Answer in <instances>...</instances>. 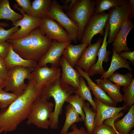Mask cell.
Returning a JSON list of instances; mask_svg holds the SVG:
<instances>
[{"instance_id": "27", "label": "cell", "mask_w": 134, "mask_h": 134, "mask_svg": "<svg viewBox=\"0 0 134 134\" xmlns=\"http://www.w3.org/2000/svg\"><path fill=\"white\" fill-rule=\"evenodd\" d=\"M23 18L22 14L15 12L10 8L8 0H0V20H10L13 23Z\"/></svg>"}, {"instance_id": "36", "label": "cell", "mask_w": 134, "mask_h": 134, "mask_svg": "<svg viewBox=\"0 0 134 134\" xmlns=\"http://www.w3.org/2000/svg\"><path fill=\"white\" fill-rule=\"evenodd\" d=\"M3 27L0 26V42L7 40L11 34L17 32L19 29L18 27L14 26L6 30Z\"/></svg>"}, {"instance_id": "19", "label": "cell", "mask_w": 134, "mask_h": 134, "mask_svg": "<svg viewBox=\"0 0 134 134\" xmlns=\"http://www.w3.org/2000/svg\"><path fill=\"white\" fill-rule=\"evenodd\" d=\"M75 67L81 76L84 77L87 81L88 86L90 90L93 92L95 98L100 100L105 104L116 107L117 104L110 98L104 90L93 81L87 73L84 71L79 67L76 66Z\"/></svg>"}, {"instance_id": "33", "label": "cell", "mask_w": 134, "mask_h": 134, "mask_svg": "<svg viewBox=\"0 0 134 134\" xmlns=\"http://www.w3.org/2000/svg\"><path fill=\"white\" fill-rule=\"evenodd\" d=\"M122 89L124 93L122 95L124 105L130 108L134 103V79L129 86L123 87Z\"/></svg>"}, {"instance_id": "32", "label": "cell", "mask_w": 134, "mask_h": 134, "mask_svg": "<svg viewBox=\"0 0 134 134\" xmlns=\"http://www.w3.org/2000/svg\"><path fill=\"white\" fill-rule=\"evenodd\" d=\"M66 102L72 105L81 116L83 121H84L85 115L83 108L85 104V100L78 95H70L66 100Z\"/></svg>"}, {"instance_id": "14", "label": "cell", "mask_w": 134, "mask_h": 134, "mask_svg": "<svg viewBox=\"0 0 134 134\" xmlns=\"http://www.w3.org/2000/svg\"><path fill=\"white\" fill-rule=\"evenodd\" d=\"M96 107V115L95 119V128L101 126L104 121L107 119H116L120 115V113L127 109L124 105L119 107H114L106 105L101 101L95 98L94 99Z\"/></svg>"}, {"instance_id": "10", "label": "cell", "mask_w": 134, "mask_h": 134, "mask_svg": "<svg viewBox=\"0 0 134 134\" xmlns=\"http://www.w3.org/2000/svg\"><path fill=\"white\" fill-rule=\"evenodd\" d=\"M13 7L22 14L23 18L12 23L14 26L20 27L16 32L11 34L8 39H18L24 38L28 35L34 29L38 27L42 22L43 19L37 18L25 13L17 4H14Z\"/></svg>"}, {"instance_id": "9", "label": "cell", "mask_w": 134, "mask_h": 134, "mask_svg": "<svg viewBox=\"0 0 134 134\" xmlns=\"http://www.w3.org/2000/svg\"><path fill=\"white\" fill-rule=\"evenodd\" d=\"M42 19V23L38 27L42 34L60 43L71 41L67 31L55 20L46 15Z\"/></svg>"}, {"instance_id": "6", "label": "cell", "mask_w": 134, "mask_h": 134, "mask_svg": "<svg viewBox=\"0 0 134 134\" xmlns=\"http://www.w3.org/2000/svg\"><path fill=\"white\" fill-rule=\"evenodd\" d=\"M108 21L110 30L107 41L108 44L112 43L118 31L127 20L133 18L134 9L129 1L124 5L108 10Z\"/></svg>"}, {"instance_id": "15", "label": "cell", "mask_w": 134, "mask_h": 134, "mask_svg": "<svg viewBox=\"0 0 134 134\" xmlns=\"http://www.w3.org/2000/svg\"><path fill=\"white\" fill-rule=\"evenodd\" d=\"M71 42L60 43L53 40L48 51L38 61L37 66L41 67L49 63L51 64V67H58L59 60L63 51L67 44Z\"/></svg>"}, {"instance_id": "24", "label": "cell", "mask_w": 134, "mask_h": 134, "mask_svg": "<svg viewBox=\"0 0 134 134\" xmlns=\"http://www.w3.org/2000/svg\"><path fill=\"white\" fill-rule=\"evenodd\" d=\"M114 128L119 134H128L134 127V105L121 119L113 122Z\"/></svg>"}, {"instance_id": "25", "label": "cell", "mask_w": 134, "mask_h": 134, "mask_svg": "<svg viewBox=\"0 0 134 134\" xmlns=\"http://www.w3.org/2000/svg\"><path fill=\"white\" fill-rule=\"evenodd\" d=\"M50 0H34L32 3L31 9L27 14L34 17L42 19L48 12Z\"/></svg>"}, {"instance_id": "28", "label": "cell", "mask_w": 134, "mask_h": 134, "mask_svg": "<svg viewBox=\"0 0 134 134\" xmlns=\"http://www.w3.org/2000/svg\"><path fill=\"white\" fill-rule=\"evenodd\" d=\"M129 2L128 0H96L94 15L106 10L122 6Z\"/></svg>"}, {"instance_id": "1", "label": "cell", "mask_w": 134, "mask_h": 134, "mask_svg": "<svg viewBox=\"0 0 134 134\" xmlns=\"http://www.w3.org/2000/svg\"><path fill=\"white\" fill-rule=\"evenodd\" d=\"M40 91L29 80L23 92L8 107L1 109L0 112V134L14 131L27 118L33 103L39 96Z\"/></svg>"}, {"instance_id": "8", "label": "cell", "mask_w": 134, "mask_h": 134, "mask_svg": "<svg viewBox=\"0 0 134 134\" xmlns=\"http://www.w3.org/2000/svg\"><path fill=\"white\" fill-rule=\"evenodd\" d=\"M46 15L56 21L65 29L72 41L75 43L77 42L78 25L64 12L61 5L57 0H51L50 9Z\"/></svg>"}, {"instance_id": "26", "label": "cell", "mask_w": 134, "mask_h": 134, "mask_svg": "<svg viewBox=\"0 0 134 134\" xmlns=\"http://www.w3.org/2000/svg\"><path fill=\"white\" fill-rule=\"evenodd\" d=\"M66 119L60 134H66L72 125L75 123L83 121L81 118L79 117V114L72 105L68 104L66 106Z\"/></svg>"}, {"instance_id": "16", "label": "cell", "mask_w": 134, "mask_h": 134, "mask_svg": "<svg viewBox=\"0 0 134 134\" xmlns=\"http://www.w3.org/2000/svg\"><path fill=\"white\" fill-rule=\"evenodd\" d=\"M103 39L99 38L95 43L89 44L88 47L84 50L76 66L87 73L90 67L96 63L98 53Z\"/></svg>"}, {"instance_id": "35", "label": "cell", "mask_w": 134, "mask_h": 134, "mask_svg": "<svg viewBox=\"0 0 134 134\" xmlns=\"http://www.w3.org/2000/svg\"><path fill=\"white\" fill-rule=\"evenodd\" d=\"M92 134H119L117 131L112 126L103 124L95 128Z\"/></svg>"}, {"instance_id": "23", "label": "cell", "mask_w": 134, "mask_h": 134, "mask_svg": "<svg viewBox=\"0 0 134 134\" xmlns=\"http://www.w3.org/2000/svg\"><path fill=\"white\" fill-rule=\"evenodd\" d=\"M112 51L113 54L110 67L100 77V79H108L117 70L121 68H126L130 72L132 71V69L130 66V62L120 56L113 49Z\"/></svg>"}, {"instance_id": "5", "label": "cell", "mask_w": 134, "mask_h": 134, "mask_svg": "<svg viewBox=\"0 0 134 134\" xmlns=\"http://www.w3.org/2000/svg\"><path fill=\"white\" fill-rule=\"evenodd\" d=\"M54 104L39 96L34 101L31 112L27 118L28 125L33 124L37 127L47 129L49 120L53 113Z\"/></svg>"}, {"instance_id": "43", "label": "cell", "mask_w": 134, "mask_h": 134, "mask_svg": "<svg viewBox=\"0 0 134 134\" xmlns=\"http://www.w3.org/2000/svg\"><path fill=\"white\" fill-rule=\"evenodd\" d=\"M7 79V78L0 77V90H2L5 87Z\"/></svg>"}, {"instance_id": "21", "label": "cell", "mask_w": 134, "mask_h": 134, "mask_svg": "<svg viewBox=\"0 0 134 134\" xmlns=\"http://www.w3.org/2000/svg\"><path fill=\"white\" fill-rule=\"evenodd\" d=\"M89 45L81 43L77 45H74L70 43L65 47L63 52L62 55L68 62L73 67L76 66L84 50Z\"/></svg>"}, {"instance_id": "31", "label": "cell", "mask_w": 134, "mask_h": 134, "mask_svg": "<svg viewBox=\"0 0 134 134\" xmlns=\"http://www.w3.org/2000/svg\"><path fill=\"white\" fill-rule=\"evenodd\" d=\"M108 78L111 82H114L120 87L122 86L123 87L129 86L134 79L133 78V75L131 72L124 74L115 72Z\"/></svg>"}, {"instance_id": "22", "label": "cell", "mask_w": 134, "mask_h": 134, "mask_svg": "<svg viewBox=\"0 0 134 134\" xmlns=\"http://www.w3.org/2000/svg\"><path fill=\"white\" fill-rule=\"evenodd\" d=\"M97 85L105 92L116 103L123 101V96L120 91V87L113 84L108 79H98L95 80Z\"/></svg>"}, {"instance_id": "30", "label": "cell", "mask_w": 134, "mask_h": 134, "mask_svg": "<svg viewBox=\"0 0 134 134\" xmlns=\"http://www.w3.org/2000/svg\"><path fill=\"white\" fill-rule=\"evenodd\" d=\"M85 113V125L86 131L89 134H92L95 128V119L96 112L93 111L90 107V103L86 102L83 108Z\"/></svg>"}, {"instance_id": "44", "label": "cell", "mask_w": 134, "mask_h": 134, "mask_svg": "<svg viewBox=\"0 0 134 134\" xmlns=\"http://www.w3.org/2000/svg\"><path fill=\"white\" fill-rule=\"evenodd\" d=\"M9 26V24L7 23L0 22V26H2L4 27H6Z\"/></svg>"}, {"instance_id": "42", "label": "cell", "mask_w": 134, "mask_h": 134, "mask_svg": "<svg viewBox=\"0 0 134 134\" xmlns=\"http://www.w3.org/2000/svg\"><path fill=\"white\" fill-rule=\"evenodd\" d=\"M77 0H71L66 5H61L63 9L68 12L72 8Z\"/></svg>"}, {"instance_id": "4", "label": "cell", "mask_w": 134, "mask_h": 134, "mask_svg": "<svg viewBox=\"0 0 134 134\" xmlns=\"http://www.w3.org/2000/svg\"><path fill=\"white\" fill-rule=\"evenodd\" d=\"M95 3V0H77L71 9L65 13L78 25V40H80L86 26L94 15Z\"/></svg>"}, {"instance_id": "3", "label": "cell", "mask_w": 134, "mask_h": 134, "mask_svg": "<svg viewBox=\"0 0 134 134\" xmlns=\"http://www.w3.org/2000/svg\"><path fill=\"white\" fill-rule=\"evenodd\" d=\"M75 90L70 85L63 83L60 77L55 79L41 90L40 97L47 100L53 97L55 101V108L49 120V127L51 129L58 128L59 118L62 113L64 104L68 97L74 93Z\"/></svg>"}, {"instance_id": "13", "label": "cell", "mask_w": 134, "mask_h": 134, "mask_svg": "<svg viewBox=\"0 0 134 134\" xmlns=\"http://www.w3.org/2000/svg\"><path fill=\"white\" fill-rule=\"evenodd\" d=\"M105 29L102 44L98 53V59L97 61L90 67L87 72L90 77H93L96 74L102 75L106 71L103 67L102 63L103 62L106 63L108 61L111 53L110 51L107 50L108 44L107 38L108 36L110 30L108 20L106 22Z\"/></svg>"}, {"instance_id": "34", "label": "cell", "mask_w": 134, "mask_h": 134, "mask_svg": "<svg viewBox=\"0 0 134 134\" xmlns=\"http://www.w3.org/2000/svg\"><path fill=\"white\" fill-rule=\"evenodd\" d=\"M15 93L0 90V108H5L10 105L19 96Z\"/></svg>"}, {"instance_id": "17", "label": "cell", "mask_w": 134, "mask_h": 134, "mask_svg": "<svg viewBox=\"0 0 134 134\" xmlns=\"http://www.w3.org/2000/svg\"><path fill=\"white\" fill-rule=\"evenodd\" d=\"M134 28L131 19L127 20L118 31L112 43L113 49L118 54L123 51H129L130 50L127 44V38L130 31Z\"/></svg>"}, {"instance_id": "37", "label": "cell", "mask_w": 134, "mask_h": 134, "mask_svg": "<svg viewBox=\"0 0 134 134\" xmlns=\"http://www.w3.org/2000/svg\"><path fill=\"white\" fill-rule=\"evenodd\" d=\"M18 6L26 14L31 10L32 7V3L29 0H15Z\"/></svg>"}, {"instance_id": "2", "label": "cell", "mask_w": 134, "mask_h": 134, "mask_svg": "<svg viewBox=\"0 0 134 134\" xmlns=\"http://www.w3.org/2000/svg\"><path fill=\"white\" fill-rule=\"evenodd\" d=\"M7 41L11 45L14 51L23 58L38 62L48 51L53 40L42 34L38 27L24 38L8 39Z\"/></svg>"}, {"instance_id": "38", "label": "cell", "mask_w": 134, "mask_h": 134, "mask_svg": "<svg viewBox=\"0 0 134 134\" xmlns=\"http://www.w3.org/2000/svg\"><path fill=\"white\" fill-rule=\"evenodd\" d=\"M10 44L7 41L0 42V57H5L9 52Z\"/></svg>"}, {"instance_id": "11", "label": "cell", "mask_w": 134, "mask_h": 134, "mask_svg": "<svg viewBox=\"0 0 134 134\" xmlns=\"http://www.w3.org/2000/svg\"><path fill=\"white\" fill-rule=\"evenodd\" d=\"M108 17V13L105 12L94 14L84 29L80 40L82 43L90 44L92 38L98 34L103 36L104 29Z\"/></svg>"}, {"instance_id": "45", "label": "cell", "mask_w": 134, "mask_h": 134, "mask_svg": "<svg viewBox=\"0 0 134 134\" xmlns=\"http://www.w3.org/2000/svg\"><path fill=\"white\" fill-rule=\"evenodd\" d=\"M129 1L131 5L133 8L134 9V0H129Z\"/></svg>"}, {"instance_id": "41", "label": "cell", "mask_w": 134, "mask_h": 134, "mask_svg": "<svg viewBox=\"0 0 134 134\" xmlns=\"http://www.w3.org/2000/svg\"><path fill=\"white\" fill-rule=\"evenodd\" d=\"M121 57L130 61L134 65V51L122 52L118 54Z\"/></svg>"}, {"instance_id": "46", "label": "cell", "mask_w": 134, "mask_h": 134, "mask_svg": "<svg viewBox=\"0 0 134 134\" xmlns=\"http://www.w3.org/2000/svg\"><path fill=\"white\" fill-rule=\"evenodd\" d=\"M128 134H134V130L133 129L131 130L129 133Z\"/></svg>"}, {"instance_id": "39", "label": "cell", "mask_w": 134, "mask_h": 134, "mask_svg": "<svg viewBox=\"0 0 134 134\" xmlns=\"http://www.w3.org/2000/svg\"><path fill=\"white\" fill-rule=\"evenodd\" d=\"M8 70L3 58L0 57V77L7 78Z\"/></svg>"}, {"instance_id": "7", "label": "cell", "mask_w": 134, "mask_h": 134, "mask_svg": "<svg viewBox=\"0 0 134 134\" xmlns=\"http://www.w3.org/2000/svg\"><path fill=\"white\" fill-rule=\"evenodd\" d=\"M34 69L20 66L13 67L8 70L6 83L4 90L8 92L11 91L18 95H21L26 88V79L30 80Z\"/></svg>"}, {"instance_id": "20", "label": "cell", "mask_w": 134, "mask_h": 134, "mask_svg": "<svg viewBox=\"0 0 134 134\" xmlns=\"http://www.w3.org/2000/svg\"><path fill=\"white\" fill-rule=\"evenodd\" d=\"M3 59L8 70L16 66L31 68L34 69L37 65V61H36L26 60L21 57L14 51L10 44L8 54Z\"/></svg>"}, {"instance_id": "18", "label": "cell", "mask_w": 134, "mask_h": 134, "mask_svg": "<svg viewBox=\"0 0 134 134\" xmlns=\"http://www.w3.org/2000/svg\"><path fill=\"white\" fill-rule=\"evenodd\" d=\"M59 64L62 68V73L60 78L62 81L77 89L81 76L80 74L74 69L63 56L60 58Z\"/></svg>"}, {"instance_id": "40", "label": "cell", "mask_w": 134, "mask_h": 134, "mask_svg": "<svg viewBox=\"0 0 134 134\" xmlns=\"http://www.w3.org/2000/svg\"><path fill=\"white\" fill-rule=\"evenodd\" d=\"M70 127L72 131L67 132L66 134H89L84 127H81L79 129H78L75 124H73Z\"/></svg>"}, {"instance_id": "12", "label": "cell", "mask_w": 134, "mask_h": 134, "mask_svg": "<svg viewBox=\"0 0 134 134\" xmlns=\"http://www.w3.org/2000/svg\"><path fill=\"white\" fill-rule=\"evenodd\" d=\"M60 68H50L47 65L41 67L37 66L32 72L29 80L41 90L55 79L60 77L62 74Z\"/></svg>"}, {"instance_id": "29", "label": "cell", "mask_w": 134, "mask_h": 134, "mask_svg": "<svg viewBox=\"0 0 134 134\" xmlns=\"http://www.w3.org/2000/svg\"><path fill=\"white\" fill-rule=\"evenodd\" d=\"M84 100L89 101L92 105L95 111L96 112V107L92 99L90 90L86 84L83 77H80L79 85L78 89L76 90L74 93Z\"/></svg>"}]
</instances>
